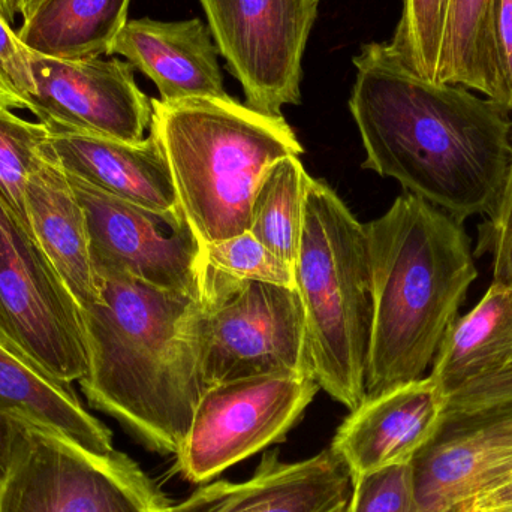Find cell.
Masks as SVG:
<instances>
[{"label": "cell", "instance_id": "23", "mask_svg": "<svg viewBox=\"0 0 512 512\" xmlns=\"http://www.w3.org/2000/svg\"><path fill=\"white\" fill-rule=\"evenodd\" d=\"M300 156L274 162L256 188L249 233L294 267L300 248L309 174Z\"/></svg>", "mask_w": 512, "mask_h": 512}, {"label": "cell", "instance_id": "15", "mask_svg": "<svg viewBox=\"0 0 512 512\" xmlns=\"http://www.w3.org/2000/svg\"><path fill=\"white\" fill-rule=\"evenodd\" d=\"M351 492V475L330 448L294 463L268 451L249 480L215 481L161 512H346Z\"/></svg>", "mask_w": 512, "mask_h": 512}, {"label": "cell", "instance_id": "29", "mask_svg": "<svg viewBox=\"0 0 512 512\" xmlns=\"http://www.w3.org/2000/svg\"><path fill=\"white\" fill-rule=\"evenodd\" d=\"M0 74L18 101L21 110L35 89L32 51L18 39L17 32L0 18Z\"/></svg>", "mask_w": 512, "mask_h": 512}, {"label": "cell", "instance_id": "5", "mask_svg": "<svg viewBox=\"0 0 512 512\" xmlns=\"http://www.w3.org/2000/svg\"><path fill=\"white\" fill-rule=\"evenodd\" d=\"M294 273L316 381L354 411L366 399L372 337L369 239L339 195L312 177Z\"/></svg>", "mask_w": 512, "mask_h": 512}, {"label": "cell", "instance_id": "9", "mask_svg": "<svg viewBox=\"0 0 512 512\" xmlns=\"http://www.w3.org/2000/svg\"><path fill=\"white\" fill-rule=\"evenodd\" d=\"M321 390L315 376L277 372L207 388L177 451L189 483L212 481L237 463L285 441Z\"/></svg>", "mask_w": 512, "mask_h": 512}, {"label": "cell", "instance_id": "1", "mask_svg": "<svg viewBox=\"0 0 512 512\" xmlns=\"http://www.w3.org/2000/svg\"><path fill=\"white\" fill-rule=\"evenodd\" d=\"M349 110L363 141V168L457 221L490 215L512 156L510 111L457 84L415 74L390 42L354 57Z\"/></svg>", "mask_w": 512, "mask_h": 512}, {"label": "cell", "instance_id": "20", "mask_svg": "<svg viewBox=\"0 0 512 512\" xmlns=\"http://www.w3.org/2000/svg\"><path fill=\"white\" fill-rule=\"evenodd\" d=\"M512 369V289L493 282L480 303L459 316L433 360L442 394Z\"/></svg>", "mask_w": 512, "mask_h": 512}, {"label": "cell", "instance_id": "16", "mask_svg": "<svg viewBox=\"0 0 512 512\" xmlns=\"http://www.w3.org/2000/svg\"><path fill=\"white\" fill-rule=\"evenodd\" d=\"M219 50L200 18L128 20L111 45V56L125 57L155 83L161 101L225 98Z\"/></svg>", "mask_w": 512, "mask_h": 512}, {"label": "cell", "instance_id": "18", "mask_svg": "<svg viewBox=\"0 0 512 512\" xmlns=\"http://www.w3.org/2000/svg\"><path fill=\"white\" fill-rule=\"evenodd\" d=\"M45 146V144H44ZM30 231L81 309L99 300L86 213L66 171L44 152L27 182Z\"/></svg>", "mask_w": 512, "mask_h": 512}, {"label": "cell", "instance_id": "13", "mask_svg": "<svg viewBox=\"0 0 512 512\" xmlns=\"http://www.w3.org/2000/svg\"><path fill=\"white\" fill-rule=\"evenodd\" d=\"M417 512H459L512 471V408L442 424L412 460Z\"/></svg>", "mask_w": 512, "mask_h": 512}, {"label": "cell", "instance_id": "14", "mask_svg": "<svg viewBox=\"0 0 512 512\" xmlns=\"http://www.w3.org/2000/svg\"><path fill=\"white\" fill-rule=\"evenodd\" d=\"M445 396L432 376L366 397L345 418L330 450L351 480L391 466L408 465L438 436Z\"/></svg>", "mask_w": 512, "mask_h": 512}, {"label": "cell", "instance_id": "27", "mask_svg": "<svg viewBox=\"0 0 512 512\" xmlns=\"http://www.w3.org/2000/svg\"><path fill=\"white\" fill-rule=\"evenodd\" d=\"M346 512H417L412 463L381 469L352 481Z\"/></svg>", "mask_w": 512, "mask_h": 512}, {"label": "cell", "instance_id": "2", "mask_svg": "<svg viewBox=\"0 0 512 512\" xmlns=\"http://www.w3.org/2000/svg\"><path fill=\"white\" fill-rule=\"evenodd\" d=\"M98 283L101 297L81 309L89 360L81 390L149 450L176 456L204 393L183 330L194 300L122 274Z\"/></svg>", "mask_w": 512, "mask_h": 512}, {"label": "cell", "instance_id": "11", "mask_svg": "<svg viewBox=\"0 0 512 512\" xmlns=\"http://www.w3.org/2000/svg\"><path fill=\"white\" fill-rule=\"evenodd\" d=\"M69 180L86 213L96 276L122 274L197 300L201 243L182 210L156 212Z\"/></svg>", "mask_w": 512, "mask_h": 512}, {"label": "cell", "instance_id": "34", "mask_svg": "<svg viewBox=\"0 0 512 512\" xmlns=\"http://www.w3.org/2000/svg\"><path fill=\"white\" fill-rule=\"evenodd\" d=\"M45 2H47V0H21V23L33 17L36 11H38Z\"/></svg>", "mask_w": 512, "mask_h": 512}, {"label": "cell", "instance_id": "4", "mask_svg": "<svg viewBox=\"0 0 512 512\" xmlns=\"http://www.w3.org/2000/svg\"><path fill=\"white\" fill-rule=\"evenodd\" d=\"M150 135L170 168L179 207L201 245L249 231L265 171L303 153L283 116L225 98L152 99Z\"/></svg>", "mask_w": 512, "mask_h": 512}, {"label": "cell", "instance_id": "21", "mask_svg": "<svg viewBox=\"0 0 512 512\" xmlns=\"http://www.w3.org/2000/svg\"><path fill=\"white\" fill-rule=\"evenodd\" d=\"M129 5L131 0H47L15 32L42 56L110 57L114 39L128 23Z\"/></svg>", "mask_w": 512, "mask_h": 512}, {"label": "cell", "instance_id": "26", "mask_svg": "<svg viewBox=\"0 0 512 512\" xmlns=\"http://www.w3.org/2000/svg\"><path fill=\"white\" fill-rule=\"evenodd\" d=\"M200 264L242 282H262L295 288L294 267L268 251L249 231L201 245Z\"/></svg>", "mask_w": 512, "mask_h": 512}, {"label": "cell", "instance_id": "35", "mask_svg": "<svg viewBox=\"0 0 512 512\" xmlns=\"http://www.w3.org/2000/svg\"><path fill=\"white\" fill-rule=\"evenodd\" d=\"M319 2H321V0H319Z\"/></svg>", "mask_w": 512, "mask_h": 512}, {"label": "cell", "instance_id": "33", "mask_svg": "<svg viewBox=\"0 0 512 512\" xmlns=\"http://www.w3.org/2000/svg\"><path fill=\"white\" fill-rule=\"evenodd\" d=\"M0 107H8L11 110H21V102L18 101L17 96L9 89L6 81L3 80L0 74Z\"/></svg>", "mask_w": 512, "mask_h": 512}, {"label": "cell", "instance_id": "8", "mask_svg": "<svg viewBox=\"0 0 512 512\" xmlns=\"http://www.w3.org/2000/svg\"><path fill=\"white\" fill-rule=\"evenodd\" d=\"M0 342L62 384L80 382L89 369L81 307L2 200Z\"/></svg>", "mask_w": 512, "mask_h": 512}, {"label": "cell", "instance_id": "6", "mask_svg": "<svg viewBox=\"0 0 512 512\" xmlns=\"http://www.w3.org/2000/svg\"><path fill=\"white\" fill-rule=\"evenodd\" d=\"M197 273L183 330L204 391L268 373L315 376L297 289L231 279L200 262Z\"/></svg>", "mask_w": 512, "mask_h": 512}, {"label": "cell", "instance_id": "25", "mask_svg": "<svg viewBox=\"0 0 512 512\" xmlns=\"http://www.w3.org/2000/svg\"><path fill=\"white\" fill-rule=\"evenodd\" d=\"M450 0H402L390 42L403 62L424 80L441 83V53Z\"/></svg>", "mask_w": 512, "mask_h": 512}, {"label": "cell", "instance_id": "24", "mask_svg": "<svg viewBox=\"0 0 512 512\" xmlns=\"http://www.w3.org/2000/svg\"><path fill=\"white\" fill-rule=\"evenodd\" d=\"M50 128L0 107V200L30 231L26 210L27 182L44 158ZM32 233V231H30Z\"/></svg>", "mask_w": 512, "mask_h": 512}, {"label": "cell", "instance_id": "17", "mask_svg": "<svg viewBox=\"0 0 512 512\" xmlns=\"http://www.w3.org/2000/svg\"><path fill=\"white\" fill-rule=\"evenodd\" d=\"M44 152L69 176L120 200L156 212L180 209L170 168L152 135L128 143L83 132L51 131Z\"/></svg>", "mask_w": 512, "mask_h": 512}, {"label": "cell", "instance_id": "19", "mask_svg": "<svg viewBox=\"0 0 512 512\" xmlns=\"http://www.w3.org/2000/svg\"><path fill=\"white\" fill-rule=\"evenodd\" d=\"M0 412L20 415L98 456L114 451L108 427L90 415L71 385L50 378L0 342Z\"/></svg>", "mask_w": 512, "mask_h": 512}, {"label": "cell", "instance_id": "32", "mask_svg": "<svg viewBox=\"0 0 512 512\" xmlns=\"http://www.w3.org/2000/svg\"><path fill=\"white\" fill-rule=\"evenodd\" d=\"M21 14V0H0V18L14 29Z\"/></svg>", "mask_w": 512, "mask_h": 512}, {"label": "cell", "instance_id": "7", "mask_svg": "<svg viewBox=\"0 0 512 512\" xmlns=\"http://www.w3.org/2000/svg\"><path fill=\"white\" fill-rule=\"evenodd\" d=\"M170 504L126 454L98 456L0 412V512H161Z\"/></svg>", "mask_w": 512, "mask_h": 512}, {"label": "cell", "instance_id": "28", "mask_svg": "<svg viewBox=\"0 0 512 512\" xmlns=\"http://www.w3.org/2000/svg\"><path fill=\"white\" fill-rule=\"evenodd\" d=\"M474 255L492 256L493 282L512 289V156L498 204L478 227V245Z\"/></svg>", "mask_w": 512, "mask_h": 512}, {"label": "cell", "instance_id": "22", "mask_svg": "<svg viewBox=\"0 0 512 512\" xmlns=\"http://www.w3.org/2000/svg\"><path fill=\"white\" fill-rule=\"evenodd\" d=\"M493 0H450L439 81L501 101L493 45Z\"/></svg>", "mask_w": 512, "mask_h": 512}, {"label": "cell", "instance_id": "30", "mask_svg": "<svg viewBox=\"0 0 512 512\" xmlns=\"http://www.w3.org/2000/svg\"><path fill=\"white\" fill-rule=\"evenodd\" d=\"M493 45L498 65L501 101L499 105L512 111V0H493Z\"/></svg>", "mask_w": 512, "mask_h": 512}, {"label": "cell", "instance_id": "3", "mask_svg": "<svg viewBox=\"0 0 512 512\" xmlns=\"http://www.w3.org/2000/svg\"><path fill=\"white\" fill-rule=\"evenodd\" d=\"M373 322L366 397L424 378L478 277L463 222L400 195L366 224Z\"/></svg>", "mask_w": 512, "mask_h": 512}, {"label": "cell", "instance_id": "12", "mask_svg": "<svg viewBox=\"0 0 512 512\" xmlns=\"http://www.w3.org/2000/svg\"><path fill=\"white\" fill-rule=\"evenodd\" d=\"M32 51V50H30ZM35 89L26 110L50 131L138 143L152 123V99L120 59H56L32 51Z\"/></svg>", "mask_w": 512, "mask_h": 512}, {"label": "cell", "instance_id": "10", "mask_svg": "<svg viewBox=\"0 0 512 512\" xmlns=\"http://www.w3.org/2000/svg\"><path fill=\"white\" fill-rule=\"evenodd\" d=\"M219 53L249 107L282 116L301 99L303 57L319 0H200Z\"/></svg>", "mask_w": 512, "mask_h": 512}, {"label": "cell", "instance_id": "31", "mask_svg": "<svg viewBox=\"0 0 512 512\" xmlns=\"http://www.w3.org/2000/svg\"><path fill=\"white\" fill-rule=\"evenodd\" d=\"M459 512H512V471Z\"/></svg>", "mask_w": 512, "mask_h": 512}]
</instances>
